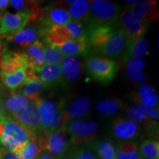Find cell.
<instances>
[{"label":"cell","mask_w":159,"mask_h":159,"mask_svg":"<svg viewBox=\"0 0 159 159\" xmlns=\"http://www.w3.org/2000/svg\"><path fill=\"white\" fill-rule=\"evenodd\" d=\"M20 88H21V90L19 93L23 94L30 100H35L39 98V94L47 87L36 76L27 80L25 84Z\"/></svg>","instance_id":"603a6c76"},{"label":"cell","mask_w":159,"mask_h":159,"mask_svg":"<svg viewBox=\"0 0 159 159\" xmlns=\"http://www.w3.org/2000/svg\"><path fill=\"white\" fill-rule=\"evenodd\" d=\"M69 144L68 134L63 126L47 135L45 150L57 159L67 153Z\"/></svg>","instance_id":"9c48e42d"},{"label":"cell","mask_w":159,"mask_h":159,"mask_svg":"<svg viewBox=\"0 0 159 159\" xmlns=\"http://www.w3.org/2000/svg\"><path fill=\"white\" fill-rule=\"evenodd\" d=\"M4 121H0V137H1L2 134L3 129H4V125H3Z\"/></svg>","instance_id":"ee69618b"},{"label":"cell","mask_w":159,"mask_h":159,"mask_svg":"<svg viewBox=\"0 0 159 159\" xmlns=\"http://www.w3.org/2000/svg\"><path fill=\"white\" fill-rule=\"evenodd\" d=\"M147 115H148V118L150 119H153L154 121H156L158 119V109L156 108H150V107L145 106V105H140Z\"/></svg>","instance_id":"f35d334b"},{"label":"cell","mask_w":159,"mask_h":159,"mask_svg":"<svg viewBox=\"0 0 159 159\" xmlns=\"http://www.w3.org/2000/svg\"><path fill=\"white\" fill-rule=\"evenodd\" d=\"M65 102L63 99L60 101L58 104L57 105V109L55 113L54 119H53L52 122L49 127L48 130L47 132V136L49 135L53 131L56 130L61 127H63L66 125V123L69 122L68 116L66 115V112L64 108Z\"/></svg>","instance_id":"f546056e"},{"label":"cell","mask_w":159,"mask_h":159,"mask_svg":"<svg viewBox=\"0 0 159 159\" xmlns=\"http://www.w3.org/2000/svg\"><path fill=\"white\" fill-rule=\"evenodd\" d=\"M126 74L128 75L130 79L132 80L134 82L138 83H141L144 82L146 80V75L142 71H138V72H135V71H131L128 69L126 70Z\"/></svg>","instance_id":"8d00e7d4"},{"label":"cell","mask_w":159,"mask_h":159,"mask_svg":"<svg viewBox=\"0 0 159 159\" xmlns=\"http://www.w3.org/2000/svg\"><path fill=\"white\" fill-rule=\"evenodd\" d=\"M0 159H21L16 152L5 149L0 154Z\"/></svg>","instance_id":"ab89813d"},{"label":"cell","mask_w":159,"mask_h":159,"mask_svg":"<svg viewBox=\"0 0 159 159\" xmlns=\"http://www.w3.org/2000/svg\"><path fill=\"white\" fill-rule=\"evenodd\" d=\"M38 77L47 88H52L62 84L63 78L59 65L45 64L38 71Z\"/></svg>","instance_id":"5bb4252c"},{"label":"cell","mask_w":159,"mask_h":159,"mask_svg":"<svg viewBox=\"0 0 159 159\" xmlns=\"http://www.w3.org/2000/svg\"><path fill=\"white\" fill-rule=\"evenodd\" d=\"M85 67L89 75L103 85L110 83L118 71V65L115 61L101 57H88L85 61Z\"/></svg>","instance_id":"3957f363"},{"label":"cell","mask_w":159,"mask_h":159,"mask_svg":"<svg viewBox=\"0 0 159 159\" xmlns=\"http://www.w3.org/2000/svg\"><path fill=\"white\" fill-rule=\"evenodd\" d=\"M0 85H1V84H0Z\"/></svg>","instance_id":"816d5d0a"},{"label":"cell","mask_w":159,"mask_h":159,"mask_svg":"<svg viewBox=\"0 0 159 159\" xmlns=\"http://www.w3.org/2000/svg\"><path fill=\"white\" fill-rule=\"evenodd\" d=\"M43 134V133H42ZM41 134L39 135H33L25 146L16 152L21 159H36L39 155L45 150L46 142H47V136Z\"/></svg>","instance_id":"7c38bea8"},{"label":"cell","mask_w":159,"mask_h":159,"mask_svg":"<svg viewBox=\"0 0 159 159\" xmlns=\"http://www.w3.org/2000/svg\"><path fill=\"white\" fill-rule=\"evenodd\" d=\"M75 2V0H71V1H66L67 4H69V5H72V4H74Z\"/></svg>","instance_id":"7dc6e473"},{"label":"cell","mask_w":159,"mask_h":159,"mask_svg":"<svg viewBox=\"0 0 159 159\" xmlns=\"http://www.w3.org/2000/svg\"><path fill=\"white\" fill-rule=\"evenodd\" d=\"M124 104L118 99H104L97 103L96 108L103 116H112L123 108Z\"/></svg>","instance_id":"4316f807"},{"label":"cell","mask_w":159,"mask_h":159,"mask_svg":"<svg viewBox=\"0 0 159 159\" xmlns=\"http://www.w3.org/2000/svg\"><path fill=\"white\" fill-rule=\"evenodd\" d=\"M145 66V61L141 57H133L127 62V69L131 71H142Z\"/></svg>","instance_id":"d590c367"},{"label":"cell","mask_w":159,"mask_h":159,"mask_svg":"<svg viewBox=\"0 0 159 159\" xmlns=\"http://www.w3.org/2000/svg\"><path fill=\"white\" fill-rule=\"evenodd\" d=\"M121 12L119 4L105 0H95L90 4L89 27H114Z\"/></svg>","instance_id":"6da1fadb"},{"label":"cell","mask_w":159,"mask_h":159,"mask_svg":"<svg viewBox=\"0 0 159 159\" xmlns=\"http://www.w3.org/2000/svg\"><path fill=\"white\" fill-rule=\"evenodd\" d=\"M68 32L71 40L86 39L88 34V26L85 27L82 23L70 21L62 26Z\"/></svg>","instance_id":"4dcf8cb0"},{"label":"cell","mask_w":159,"mask_h":159,"mask_svg":"<svg viewBox=\"0 0 159 159\" xmlns=\"http://www.w3.org/2000/svg\"><path fill=\"white\" fill-rule=\"evenodd\" d=\"M136 159H144V158H141V157H139V158H137Z\"/></svg>","instance_id":"f907efd6"},{"label":"cell","mask_w":159,"mask_h":159,"mask_svg":"<svg viewBox=\"0 0 159 159\" xmlns=\"http://www.w3.org/2000/svg\"><path fill=\"white\" fill-rule=\"evenodd\" d=\"M69 12L62 8L49 9L47 13L45 19H41L42 26L51 27H62L69 21H70Z\"/></svg>","instance_id":"d6986e66"},{"label":"cell","mask_w":159,"mask_h":159,"mask_svg":"<svg viewBox=\"0 0 159 159\" xmlns=\"http://www.w3.org/2000/svg\"><path fill=\"white\" fill-rule=\"evenodd\" d=\"M56 47L64 57H75L87 54L90 47L86 39L69 40Z\"/></svg>","instance_id":"9a60e30c"},{"label":"cell","mask_w":159,"mask_h":159,"mask_svg":"<svg viewBox=\"0 0 159 159\" xmlns=\"http://www.w3.org/2000/svg\"><path fill=\"white\" fill-rule=\"evenodd\" d=\"M128 41V35L117 25L96 51L108 59L115 58L122 55Z\"/></svg>","instance_id":"8992f818"},{"label":"cell","mask_w":159,"mask_h":159,"mask_svg":"<svg viewBox=\"0 0 159 159\" xmlns=\"http://www.w3.org/2000/svg\"><path fill=\"white\" fill-rule=\"evenodd\" d=\"M36 159H55L50 153H49L47 150H44L39 155Z\"/></svg>","instance_id":"60d3db41"},{"label":"cell","mask_w":159,"mask_h":159,"mask_svg":"<svg viewBox=\"0 0 159 159\" xmlns=\"http://www.w3.org/2000/svg\"><path fill=\"white\" fill-rule=\"evenodd\" d=\"M57 159H69V158L68 156H66V155H64V156H63L61 157V158H57Z\"/></svg>","instance_id":"c3c4849f"},{"label":"cell","mask_w":159,"mask_h":159,"mask_svg":"<svg viewBox=\"0 0 159 159\" xmlns=\"http://www.w3.org/2000/svg\"><path fill=\"white\" fill-rule=\"evenodd\" d=\"M39 108L40 119H41V131L47 135V132L52 122L55 113L57 109V105L52 100L43 99L39 97L35 99Z\"/></svg>","instance_id":"4fadbf2b"},{"label":"cell","mask_w":159,"mask_h":159,"mask_svg":"<svg viewBox=\"0 0 159 159\" xmlns=\"http://www.w3.org/2000/svg\"><path fill=\"white\" fill-rule=\"evenodd\" d=\"M34 77H36V75L30 66L20 68L11 74L0 72V81L2 84L11 91L17 90L25 84L27 80Z\"/></svg>","instance_id":"8fae6325"},{"label":"cell","mask_w":159,"mask_h":159,"mask_svg":"<svg viewBox=\"0 0 159 159\" xmlns=\"http://www.w3.org/2000/svg\"><path fill=\"white\" fill-rule=\"evenodd\" d=\"M116 23L132 41H136L144 37L148 27V20L138 21L135 19L131 13L130 8L125 9L120 12Z\"/></svg>","instance_id":"ba28073f"},{"label":"cell","mask_w":159,"mask_h":159,"mask_svg":"<svg viewBox=\"0 0 159 159\" xmlns=\"http://www.w3.org/2000/svg\"><path fill=\"white\" fill-rule=\"evenodd\" d=\"M5 97V91L4 85H0V121H4L6 118V113L4 108V99Z\"/></svg>","instance_id":"74e56055"},{"label":"cell","mask_w":159,"mask_h":159,"mask_svg":"<svg viewBox=\"0 0 159 159\" xmlns=\"http://www.w3.org/2000/svg\"><path fill=\"white\" fill-rule=\"evenodd\" d=\"M135 98L136 99L137 102H140V105H145V106L155 108L156 105H158V99L156 91L148 85L141 86Z\"/></svg>","instance_id":"cb8c5ba5"},{"label":"cell","mask_w":159,"mask_h":159,"mask_svg":"<svg viewBox=\"0 0 159 159\" xmlns=\"http://www.w3.org/2000/svg\"><path fill=\"white\" fill-rule=\"evenodd\" d=\"M155 5H156V2L152 1L139 2L132 8H130L133 17L138 21L147 20V15Z\"/></svg>","instance_id":"1f68e13d"},{"label":"cell","mask_w":159,"mask_h":159,"mask_svg":"<svg viewBox=\"0 0 159 159\" xmlns=\"http://www.w3.org/2000/svg\"><path fill=\"white\" fill-rule=\"evenodd\" d=\"M38 17L39 11L19 12L16 14L5 13L0 22V38L13 39L30 21H35Z\"/></svg>","instance_id":"277c9868"},{"label":"cell","mask_w":159,"mask_h":159,"mask_svg":"<svg viewBox=\"0 0 159 159\" xmlns=\"http://www.w3.org/2000/svg\"><path fill=\"white\" fill-rule=\"evenodd\" d=\"M112 134L121 142H134L141 136V130L133 121L118 117L112 123Z\"/></svg>","instance_id":"30bf717a"},{"label":"cell","mask_w":159,"mask_h":159,"mask_svg":"<svg viewBox=\"0 0 159 159\" xmlns=\"http://www.w3.org/2000/svg\"><path fill=\"white\" fill-rule=\"evenodd\" d=\"M2 18V14L1 13H0V22H1V19Z\"/></svg>","instance_id":"681fc988"},{"label":"cell","mask_w":159,"mask_h":159,"mask_svg":"<svg viewBox=\"0 0 159 159\" xmlns=\"http://www.w3.org/2000/svg\"><path fill=\"white\" fill-rule=\"evenodd\" d=\"M91 2L85 0H77L72 4L69 9L71 21L84 24L88 22Z\"/></svg>","instance_id":"ffe728a7"},{"label":"cell","mask_w":159,"mask_h":159,"mask_svg":"<svg viewBox=\"0 0 159 159\" xmlns=\"http://www.w3.org/2000/svg\"><path fill=\"white\" fill-rule=\"evenodd\" d=\"M10 4L8 0H0V11H4Z\"/></svg>","instance_id":"b9f144b4"},{"label":"cell","mask_w":159,"mask_h":159,"mask_svg":"<svg viewBox=\"0 0 159 159\" xmlns=\"http://www.w3.org/2000/svg\"><path fill=\"white\" fill-rule=\"evenodd\" d=\"M7 116L25 128L32 135H39L41 133V119L39 108L35 100H32L25 108L16 111Z\"/></svg>","instance_id":"5b68a950"},{"label":"cell","mask_w":159,"mask_h":159,"mask_svg":"<svg viewBox=\"0 0 159 159\" xmlns=\"http://www.w3.org/2000/svg\"><path fill=\"white\" fill-rule=\"evenodd\" d=\"M3 125L4 129L0 137V142L6 150L17 152L29 142L33 136L8 116H6Z\"/></svg>","instance_id":"7a4b0ae2"},{"label":"cell","mask_w":159,"mask_h":159,"mask_svg":"<svg viewBox=\"0 0 159 159\" xmlns=\"http://www.w3.org/2000/svg\"><path fill=\"white\" fill-rule=\"evenodd\" d=\"M90 146L94 150L99 159H116V149L113 143L108 140L91 143Z\"/></svg>","instance_id":"d4e9b609"},{"label":"cell","mask_w":159,"mask_h":159,"mask_svg":"<svg viewBox=\"0 0 159 159\" xmlns=\"http://www.w3.org/2000/svg\"><path fill=\"white\" fill-rule=\"evenodd\" d=\"M4 51V48H3V44L2 43L1 41H0V55H2V52Z\"/></svg>","instance_id":"f6af8a7d"},{"label":"cell","mask_w":159,"mask_h":159,"mask_svg":"<svg viewBox=\"0 0 159 159\" xmlns=\"http://www.w3.org/2000/svg\"><path fill=\"white\" fill-rule=\"evenodd\" d=\"M4 150H5V148H4V147L2 145L1 142H0V154L2 153V152Z\"/></svg>","instance_id":"bcb514c9"},{"label":"cell","mask_w":159,"mask_h":159,"mask_svg":"<svg viewBox=\"0 0 159 159\" xmlns=\"http://www.w3.org/2000/svg\"><path fill=\"white\" fill-rule=\"evenodd\" d=\"M40 35H41V30L37 27L30 26L24 28L21 32L13 38V42L22 47H28L38 41Z\"/></svg>","instance_id":"7402d4cb"},{"label":"cell","mask_w":159,"mask_h":159,"mask_svg":"<svg viewBox=\"0 0 159 159\" xmlns=\"http://www.w3.org/2000/svg\"><path fill=\"white\" fill-rule=\"evenodd\" d=\"M123 2L127 5H135L139 2V1H124Z\"/></svg>","instance_id":"7bdbcfd3"},{"label":"cell","mask_w":159,"mask_h":159,"mask_svg":"<svg viewBox=\"0 0 159 159\" xmlns=\"http://www.w3.org/2000/svg\"><path fill=\"white\" fill-rule=\"evenodd\" d=\"M11 5L14 8L20 12H36L38 11V4L31 1H23V0H11L9 1Z\"/></svg>","instance_id":"e575fe53"},{"label":"cell","mask_w":159,"mask_h":159,"mask_svg":"<svg viewBox=\"0 0 159 159\" xmlns=\"http://www.w3.org/2000/svg\"><path fill=\"white\" fill-rule=\"evenodd\" d=\"M91 107L90 99L85 97L75 99L66 111L68 119L82 116L88 113Z\"/></svg>","instance_id":"484cf974"},{"label":"cell","mask_w":159,"mask_h":159,"mask_svg":"<svg viewBox=\"0 0 159 159\" xmlns=\"http://www.w3.org/2000/svg\"><path fill=\"white\" fill-rule=\"evenodd\" d=\"M62 72L63 81H77L81 76V66L76 57H64L59 64Z\"/></svg>","instance_id":"2e32d148"},{"label":"cell","mask_w":159,"mask_h":159,"mask_svg":"<svg viewBox=\"0 0 159 159\" xmlns=\"http://www.w3.org/2000/svg\"><path fill=\"white\" fill-rule=\"evenodd\" d=\"M43 43V55L46 64L59 65L64 58L56 46L51 44L44 39Z\"/></svg>","instance_id":"83f0119b"},{"label":"cell","mask_w":159,"mask_h":159,"mask_svg":"<svg viewBox=\"0 0 159 159\" xmlns=\"http://www.w3.org/2000/svg\"><path fill=\"white\" fill-rule=\"evenodd\" d=\"M149 45L146 39L144 37L132 41L129 39L126 49L122 54V60L125 63H127L133 57H140L148 52Z\"/></svg>","instance_id":"ac0fdd59"},{"label":"cell","mask_w":159,"mask_h":159,"mask_svg":"<svg viewBox=\"0 0 159 159\" xmlns=\"http://www.w3.org/2000/svg\"><path fill=\"white\" fill-rule=\"evenodd\" d=\"M127 114L131 119V121L135 123H142L148 122L150 119L148 118L146 112L143 110L140 105H134L130 106L127 109Z\"/></svg>","instance_id":"836d02e7"},{"label":"cell","mask_w":159,"mask_h":159,"mask_svg":"<svg viewBox=\"0 0 159 159\" xmlns=\"http://www.w3.org/2000/svg\"><path fill=\"white\" fill-rule=\"evenodd\" d=\"M24 54L27 57L29 66L34 71L35 74L38 73L39 69L46 64L43 55L42 41H37L29 46L26 52Z\"/></svg>","instance_id":"e0dca14e"},{"label":"cell","mask_w":159,"mask_h":159,"mask_svg":"<svg viewBox=\"0 0 159 159\" xmlns=\"http://www.w3.org/2000/svg\"><path fill=\"white\" fill-rule=\"evenodd\" d=\"M68 156L69 159H99L90 145L77 147L71 151Z\"/></svg>","instance_id":"d6a6232c"},{"label":"cell","mask_w":159,"mask_h":159,"mask_svg":"<svg viewBox=\"0 0 159 159\" xmlns=\"http://www.w3.org/2000/svg\"><path fill=\"white\" fill-rule=\"evenodd\" d=\"M64 128L70 136V144L77 145L82 142H91L97 136L98 125L91 121L75 120L67 122Z\"/></svg>","instance_id":"52a82bcc"},{"label":"cell","mask_w":159,"mask_h":159,"mask_svg":"<svg viewBox=\"0 0 159 159\" xmlns=\"http://www.w3.org/2000/svg\"><path fill=\"white\" fill-rule=\"evenodd\" d=\"M32 100L19 92H11V94L4 99V108L7 115L25 108Z\"/></svg>","instance_id":"44dd1931"},{"label":"cell","mask_w":159,"mask_h":159,"mask_svg":"<svg viewBox=\"0 0 159 159\" xmlns=\"http://www.w3.org/2000/svg\"><path fill=\"white\" fill-rule=\"evenodd\" d=\"M139 153L144 159H158V141L151 140V139L143 141L139 147Z\"/></svg>","instance_id":"f1b7e54d"}]
</instances>
